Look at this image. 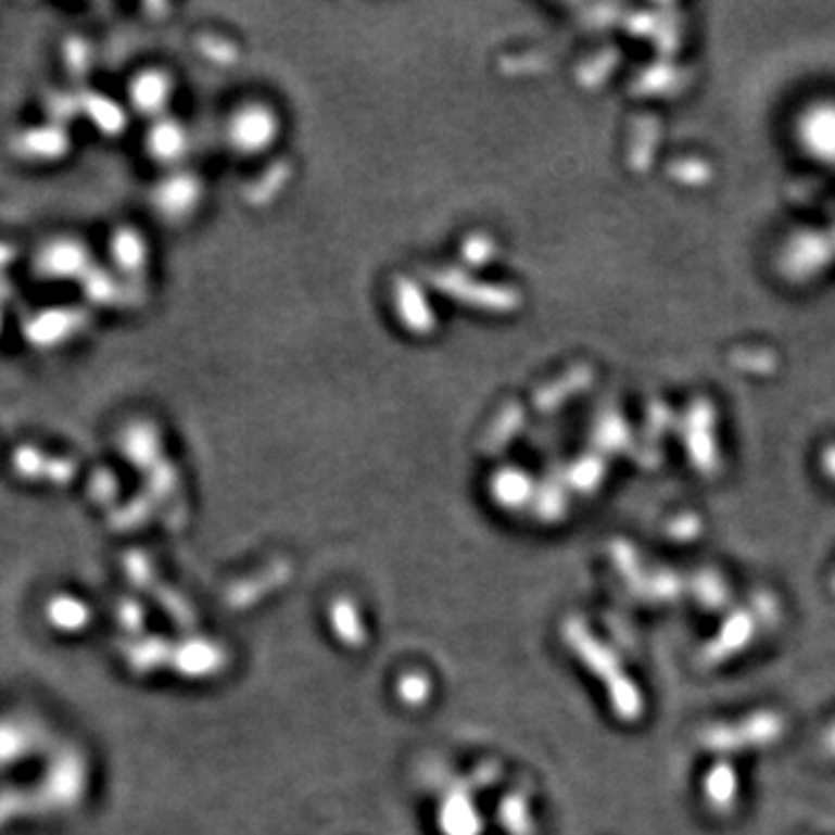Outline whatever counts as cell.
<instances>
[{
  "label": "cell",
  "instance_id": "cell-1",
  "mask_svg": "<svg viewBox=\"0 0 835 835\" xmlns=\"http://www.w3.org/2000/svg\"><path fill=\"white\" fill-rule=\"evenodd\" d=\"M84 263V251L77 244L59 242L54 246L45 249L42 253V269L49 277H71L77 275Z\"/></svg>",
  "mask_w": 835,
  "mask_h": 835
},
{
  "label": "cell",
  "instance_id": "cell-2",
  "mask_svg": "<svg viewBox=\"0 0 835 835\" xmlns=\"http://www.w3.org/2000/svg\"><path fill=\"white\" fill-rule=\"evenodd\" d=\"M159 91H165V84L159 75H149V77H142L135 81V102H138L140 107H147V110H153L159 107V102L165 100V93H159Z\"/></svg>",
  "mask_w": 835,
  "mask_h": 835
}]
</instances>
